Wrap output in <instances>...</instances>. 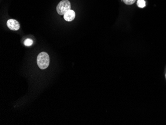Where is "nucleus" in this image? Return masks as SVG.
<instances>
[{
	"instance_id": "nucleus-2",
	"label": "nucleus",
	"mask_w": 166,
	"mask_h": 125,
	"mask_svg": "<svg viewBox=\"0 0 166 125\" xmlns=\"http://www.w3.org/2000/svg\"><path fill=\"white\" fill-rule=\"evenodd\" d=\"M71 3L68 0H62L57 5L56 10L60 15H64L69 10H71Z\"/></svg>"
},
{
	"instance_id": "nucleus-4",
	"label": "nucleus",
	"mask_w": 166,
	"mask_h": 125,
	"mask_svg": "<svg viewBox=\"0 0 166 125\" xmlns=\"http://www.w3.org/2000/svg\"><path fill=\"white\" fill-rule=\"evenodd\" d=\"M76 14L73 10H69L64 15V19L67 22H71L75 18Z\"/></svg>"
},
{
	"instance_id": "nucleus-3",
	"label": "nucleus",
	"mask_w": 166,
	"mask_h": 125,
	"mask_svg": "<svg viewBox=\"0 0 166 125\" xmlns=\"http://www.w3.org/2000/svg\"><path fill=\"white\" fill-rule=\"evenodd\" d=\"M8 27L12 31H18L20 29V25L19 22L14 19H10L7 22Z\"/></svg>"
},
{
	"instance_id": "nucleus-5",
	"label": "nucleus",
	"mask_w": 166,
	"mask_h": 125,
	"mask_svg": "<svg viewBox=\"0 0 166 125\" xmlns=\"http://www.w3.org/2000/svg\"><path fill=\"white\" fill-rule=\"evenodd\" d=\"M137 6L140 8H143L146 6V3L144 0H138L137 1Z\"/></svg>"
},
{
	"instance_id": "nucleus-8",
	"label": "nucleus",
	"mask_w": 166,
	"mask_h": 125,
	"mask_svg": "<svg viewBox=\"0 0 166 125\" xmlns=\"http://www.w3.org/2000/svg\"></svg>"
},
{
	"instance_id": "nucleus-6",
	"label": "nucleus",
	"mask_w": 166,
	"mask_h": 125,
	"mask_svg": "<svg viewBox=\"0 0 166 125\" xmlns=\"http://www.w3.org/2000/svg\"><path fill=\"white\" fill-rule=\"evenodd\" d=\"M32 43H33V41L30 39H27L24 42V45L27 46H31L32 45Z\"/></svg>"
},
{
	"instance_id": "nucleus-7",
	"label": "nucleus",
	"mask_w": 166,
	"mask_h": 125,
	"mask_svg": "<svg viewBox=\"0 0 166 125\" xmlns=\"http://www.w3.org/2000/svg\"><path fill=\"white\" fill-rule=\"evenodd\" d=\"M135 1L136 0H123V1L125 4L129 5L134 4Z\"/></svg>"
},
{
	"instance_id": "nucleus-1",
	"label": "nucleus",
	"mask_w": 166,
	"mask_h": 125,
	"mask_svg": "<svg viewBox=\"0 0 166 125\" xmlns=\"http://www.w3.org/2000/svg\"><path fill=\"white\" fill-rule=\"evenodd\" d=\"M50 59L48 54L45 52L40 53L37 57V63L39 68L45 69L47 68L49 65Z\"/></svg>"
}]
</instances>
